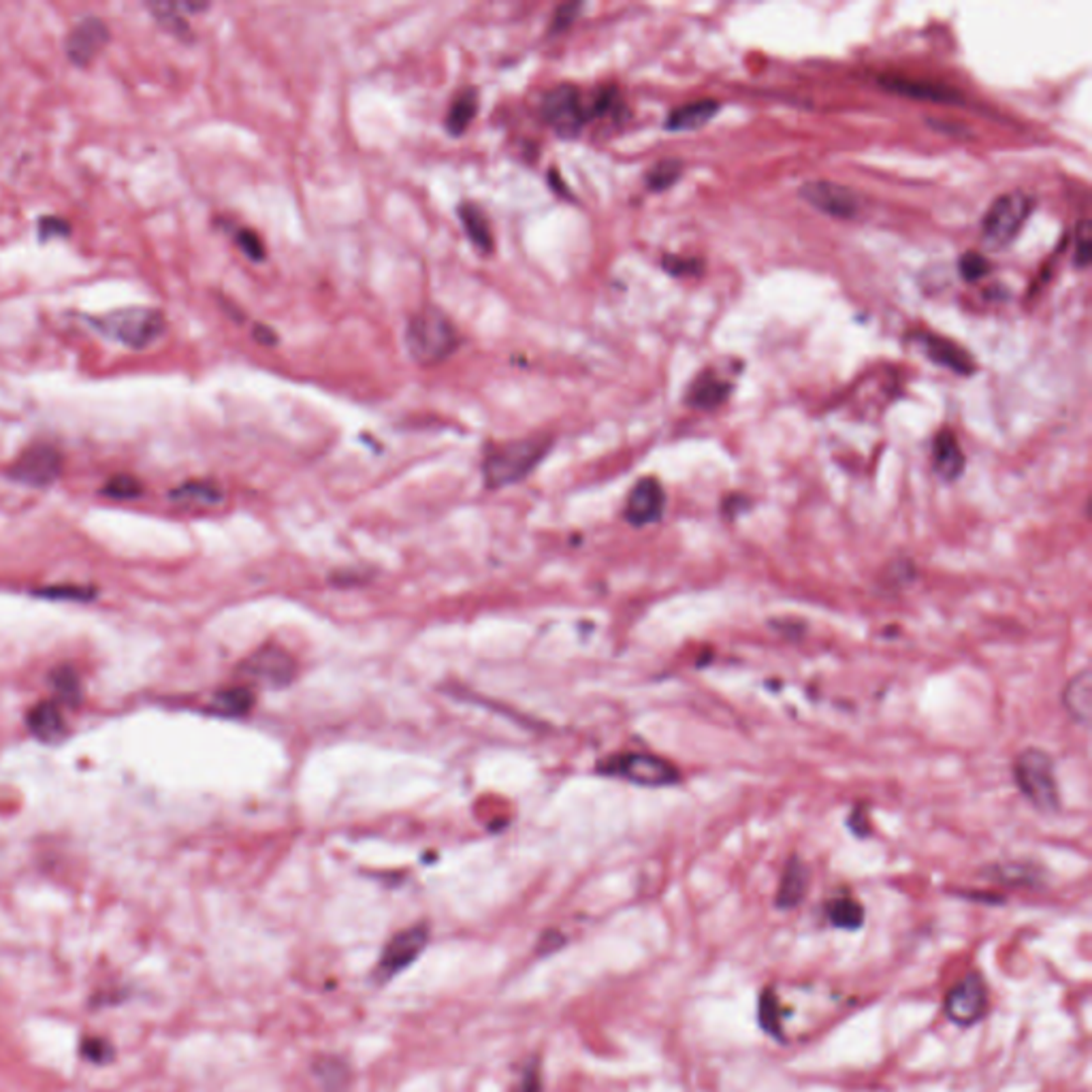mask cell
I'll return each mask as SVG.
<instances>
[{"instance_id": "4", "label": "cell", "mask_w": 1092, "mask_h": 1092, "mask_svg": "<svg viewBox=\"0 0 1092 1092\" xmlns=\"http://www.w3.org/2000/svg\"><path fill=\"white\" fill-rule=\"evenodd\" d=\"M1014 781L1034 809L1045 815L1060 811V789L1052 755L1039 747H1026L1014 759Z\"/></svg>"}, {"instance_id": "23", "label": "cell", "mask_w": 1092, "mask_h": 1092, "mask_svg": "<svg viewBox=\"0 0 1092 1092\" xmlns=\"http://www.w3.org/2000/svg\"><path fill=\"white\" fill-rule=\"evenodd\" d=\"M459 220H462L464 231L468 233L474 246L484 254L493 250L491 224H488L486 213L477 204H462V207H459Z\"/></svg>"}, {"instance_id": "30", "label": "cell", "mask_w": 1092, "mask_h": 1092, "mask_svg": "<svg viewBox=\"0 0 1092 1092\" xmlns=\"http://www.w3.org/2000/svg\"><path fill=\"white\" fill-rule=\"evenodd\" d=\"M148 9L152 13V18L161 24L165 31H169L171 35H176L180 39H191L193 31L189 22L184 20L182 16L184 11L180 9L178 3H150Z\"/></svg>"}, {"instance_id": "27", "label": "cell", "mask_w": 1092, "mask_h": 1092, "mask_svg": "<svg viewBox=\"0 0 1092 1092\" xmlns=\"http://www.w3.org/2000/svg\"><path fill=\"white\" fill-rule=\"evenodd\" d=\"M171 499L180 501V504H191V506H215L222 499V491L218 488V484H213L209 480H191L174 488V491H171Z\"/></svg>"}, {"instance_id": "36", "label": "cell", "mask_w": 1092, "mask_h": 1092, "mask_svg": "<svg viewBox=\"0 0 1092 1092\" xmlns=\"http://www.w3.org/2000/svg\"><path fill=\"white\" fill-rule=\"evenodd\" d=\"M52 681H54L56 692H59L67 702H75L79 698V681H77L73 670H68V668L56 670Z\"/></svg>"}, {"instance_id": "40", "label": "cell", "mask_w": 1092, "mask_h": 1092, "mask_svg": "<svg viewBox=\"0 0 1092 1092\" xmlns=\"http://www.w3.org/2000/svg\"><path fill=\"white\" fill-rule=\"evenodd\" d=\"M847 828H850L852 835H856L858 839H867L871 835V822H869V813L865 809V804H856L852 809L850 817H847Z\"/></svg>"}, {"instance_id": "35", "label": "cell", "mask_w": 1092, "mask_h": 1092, "mask_svg": "<svg viewBox=\"0 0 1092 1092\" xmlns=\"http://www.w3.org/2000/svg\"><path fill=\"white\" fill-rule=\"evenodd\" d=\"M583 3H566L562 7H557L555 13H553V20H551V28H549V35H559L568 31V28L577 22L579 13L583 11Z\"/></svg>"}, {"instance_id": "15", "label": "cell", "mask_w": 1092, "mask_h": 1092, "mask_svg": "<svg viewBox=\"0 0 1092 1092\" xmlns=\"http://www.w3.org/2000/svg\"><path fill=\"white\" fill-rule=\"evenodd\" d=\"M880 83H882L884 90L900 94V96H907V98L935 100V103H960V100H962L958 90L950 88V85H945V83H939V81H930V79L887 73V75L880 77Z\"/></svg>"}, {"instance_id": "43", "label": "cell", "mask_w": 1092, "mask_h": 1092, "mask_svg": "<svg viewBox=\"0 0 1092 1092\" xmlns=\"http://www.w3.org/2000/svg\"><path fill=\"white\" fill-rule=\"evenodd\" d=\"M70 231V228L67 226L65 220H59V218H43L41 224H39V233L43 239H48L50 235H67Z\"/></svg>"}, {"instance_id": "31", "label": "cell", "mask_w": 1092, "mask_h": 1092, "mask_svg": "<svg viewBox=\"0 0 1092 1092\" xmlns=\"http://www.w3.org/2000/svg\"><path fill=\"white\" fill-rule=\"evenodd\" d=\"M681 176H683V163L679 158H666V161H659L646 171L644 184L651 193H662V191H668L672 184H677Z\"/></svg>"}, {"instance_id": "1", "label": "cell", "mask_w": 1092, "mask_h": 1092, "mask_svg": "<svg viewBox=\"0 0 1092 1092\" xmlns=\"http://www.w3.org/2000/svg\"><path fill=\"white\" fill-rule=\"evenodd\" d=\"M404 343L414 363L431 367L451 358L462 343V338L453 321L440 308H423L408 321Z\"/></svg>"}, {"instance_id": "37", "label": "cell", "mask_w": 1092, "mask_h": 1092, "mask_svg": "<svg viewBox=\"0 0 1092 1092\" xmlns=\"http://www.w3.org/2000/svg\"><path fill=\"white\" fill-rule=\"evenodd\" d=\"M235 241H237V246L241 248V252L246 254L248 258H252V261H263V258H265L263 241L254 231H250V228H241V231H237Z\"/></svg>"}, {"instance_id": "45", "label": "cell", "mask_w": 1092, "mask_h": 1092, "mask_svg": "<svg viewBox=\"0 0 1092 1092\" xmlns=\"http://www.w3.org/2000/svg\"><path fill=\"white\" fill-rule=\"evenodd\" d=\"M254 340H256L258 343H265V346H276V343H278V336L273 334L271 329L265 327V325H256V327H254Z\"/></svg>"}, {"instance_id": "12", "label": "cell", "mask_w": 1092, "mask_h": 1092, "mask_svg": "<svg viewBox=\"0 0 1092 1092\" xmlns=\"http://www.w3.org/2000/svg\"><path fill=\"white\" fill-rule=\"evenodd\" d=\"M800 197L807 201L813 209L832 215V218L850 220L858 211L856 195L843 184L826 182V180L807 182L800 186Z\"/></svg>"}, {"instance_id": "19", "label": "cell", "mask_w": 1092, "mask_h": 1092, "mask_svg": "<svg viewBox=\"0 0 1092 1092\" xmlns=\"http://www.w3.org/2000/svg\"><path fill=\"white\" fill-rule=\"evenodd\" d=\"M730 393H732V384L724 380L720 373L707 369L698 373L694 382L689 384L685 401L687 406H692L696 410H715L722 404H726Z\"/></svg>"}, {"instance_id": "9", "label": "cell", "mask_w": 1092, "mask_h": 1092, "mask_svg": "<svg viewBox=\"0 0 1092 1092\" xmlns=\"http://www.w3.org/2000/svg\"><path fill=\"white\" fill-rule=\"evenodd\" d=\"M988 1012V986L980 973H967L945 997V1014L958 1026H973Z\"/></svg>"}, {"instance_id": "34", "label": "cell", "mask_w": 1092, "mask_h": 1092, "mask_svg": "<svg viewBox=\"0 0 1092 1092\" xmlns=\"http://www.w3.org/2000/svg\"><path fill=\"white\" fill-rule=\"evenodd\" d=\"M39 596L43 598H54V600H73V602H83V600H90L94 596V592L90 587H77V585H61V587H43Z\"/></svg>"}, {"instance_id": "2", "label": "cell", "mask_w": 1092, "mask_h": 1092, "mask_svg": "<svg viewBox=\"0 0 1092 1092\" xmlns=\"http://www.w3.org/2000/svg\"><path fill=\"white\" fill-rule=\"evenodd\" d=\"M551 447L553 440L549 436H531L491 447L482 462L484 484L488 488H501L523 480L536 470Z\"/></svg>"}, {"instance_id": "41", "label": "cell", "mask_w": 1092, "mask_h": 1092, "mask_svg": "<svg viewBox=\"0 0 1092 1092\" xmlns=\"http://www.w3.org/2000/svg\"><path fill=\"white\" fill-rule=\"evenodd\" d=\"M81 1052L83 1056L88 1060H94V1062H103V1060H109L113 1050L111 1045L103 1039H83L81 1043Z\"/></svg>"}, {"instance_id": "20", "label": "cell", "mask_w": 1092, "mask_h": 1092, "mask_svg": "<svg viewBox=\"0 0 1092 1092\" xmlns=\"http://www.w3.org/2000/svg\"><path fill=\"white\" fill-rule=\"evenodd\" d=\"M1062 707H1065L1071 720L1088 728L1090 726V711H1092V674L1088 668L1080 670L1069 679V683L1062 689L1060 696Z\"/></svg>"}, {"instance_id": "24", "label": "cell", "mask_w": 1092, "mask_h": 1092, "mask_svg": "<svg viewBox=\"0 0 1092 1092\" xmlns=\"http://www.w3.org/2000/svg\"><path fill=\"white\" fill-rule=\"evenodd\" d=\"M826 917L841 930H858L865 924V907L854 896H835L826 902Z\"/></svg>"}, {"instance_id": "3", "label": "cell", "mask_w": 1092, "mask_h": 1092, "mask_svg": "<svg viewBox=\"0 0 1092 1092\" xmlns=\"http://www.w3.org/2000/svg\"><path fill=\"white\" fill-rule=\"evenodd\" d=\"M88 323L105 338L131 350H146L167 334V316L156 308H124L103 316H88Z\"/></svg>"}, {"instance_id": "8", "label": "cell", "mask_w": 1092, "mask_h": 1092, "mask_svg": "<svg viewBox=\"0 0 1092 1092\" xmlns=\"http://www.w3.org/2000/svg\"><path fill=\"white\" fill-rule=\"evenodd\" d=\"M65 468L63 453L52 444H33L9 468V477L28 486H50Z\"/></svg>"}, {"instance_id": "10", "label": "cell", "mask_w": 1092, "mask_h": 1092, "mask_svg": "<svg viewBox=\"0 0 1092 1092\" xmlns=\"http://www.w3.org/2000/svg\"><path fill=\"white\" fill-rule=\"evenodd\" d=\"M297 664L289 651L280 649L276 644H267L263 649L252 653L246 662L239 666V677L243 681L282 687L295 679Z\"/></svg>"}, {"instance_id": "22", "label": "cell", "mask_w": 1092, "mask_h": 1092, "mask_svg": "<svg viewBox=\"0 0 1092 1092\" xmlns=\"http://www.w3.org/2000/svg\"><path fill=\"white\" fill-rule=\"evenodd\" d=\"M28 728H31L33 735L43 743L61 741L67 732L65 717L61 709L56 707V702L52 700L39 702L37 707L31 709V713H28Z\"/></svg>"}, {"instance_id": "18", "label": "cell", "mask_w": 1092, "mask_h": 1092, "mask_svg": "<svg viewBox=\"0 0 1092 1092\" xmlns=\"http://www.w3.org/2000/svg\"><path fill=\"white\" fill-rule=\"evenodd\" d=\"M967 468V457L960 449L958 438L950 429H943L932 440V470L943 482H956Z\"/></svg>"}, {"instance_id": "5", "label": "cell", "mask_w": 1092, "mask_h": 1092, "mask_svg": "<svg viewBox=\"0 0 1092 1092\" xmlns=\"http://www.w3.org/2000/svg\"><path fill=\"white\" fill-rule=\"evenodd\" d=\"M600 772L613 779H623L640 787H672L683 781V774L677 764L670 759L646 753V751H623L607 757L600 764Z\"/></svg>"}, {"instance_id": "25", "label": "cell", "mask_w": 1092, "mask_h": 1092, "mask_svg": "<svg viewBox=\"0 0 1092 1092\" xmlns=\"http://www.w3.org/2000/svg\"><path fill=\"white\" fill-rule=\"evenodd\" d=\"M477 113H478V92L474 88H466L459 92L451 100V107L447 113L449 133L455 137L464 135L468 131V126L472 124V120L477 118Z\"/></svg>"}, {"instance_id": "16", "label": "cell", "mask_w": 1092, "mask_h": 1092, "mask_svg": "<svg viewBox=\"0 0 1092 1092\" xmlns=\"http://www.w3.org/2000/svg\"><path fill=\"white\" fill-rule=\"evenodd\" d=\"M809 886H811V869H809V865L800 856H789L787 862H785V867H783V873H781V882H779V889H777V898H774V904H777V907L783 909V911L796 909L798 904L804 898H807Z\"/></svg>"}, {"instance_id": "7", "label": "cell", "mask_w": 1092, "mask_h": 1092, "mask_svg": "<svg viewBox=\"0 0 1092 1092\" xmlns=\"http://www.w3.org/2000/svg\"><path fill=\"white\" fill-rule=\"evenodd\" d=\"M540 111L544 122L564 139L577 137L585 128V124L592 120V113H589V100L574 83L555 85L553 90L546 92L542 98Z\"/></svg>"}, {"instance_id": "26", "label": "cell", "mask_w": 1092, "mask_h": 1092, "mask_svg": "<svg viewBox=\"0 0 1092 1092\" xmlns=\"http://www.w3.org/2000/svg\"><path fill=\"white\" fill-rule=\"evenodd\" d=\"M986 875L993 882L1008 886H1039L1041 869L1028 865V862H1005L986 869Z\"/></svg>"}, {"instance_id": "6", "label": "cell", "mask_w": 1092, "mask_h": 1092, "mask_svg": "<svg viewBox=\"0 0 1092 1092\" xmlns=\"http://www.w3.org/2000/svg\"><path fill=\"white\" fill-rule=\"evenodd\" d=\"M1034 207V197L1024 191L1001 195L982 220V237L990 248L1001 250L1018 237Z\"/></svg>"}, {"instance_id": "29", "label": "cell", "mask_w": 1092, "mask_h": 1092, "mask_svg": "<svg viewBox=\"0 0 1092 1092\" xmlns=\"http://www.w3.org/2000/svg\"><path fill=\"white\" fill-rule=\"evenodd\" d=\"M757 1018H759L761 1028H764V1030L770 1034V1037L783 1041V1030H781L783 1010H781L779 997H777V993H774L772 988H764V993H761V997H759Z\"/></svg>"}, {"instance_id": "42", "label": "cell", "mask_w": 1092, "mask_h": 1092, "mask_svg": "<svg viewBox=\"0 0 1092 1092\" xmlns=\"http://www.w3.org/2000/svg\"><path fill=\"white\" fill-rule=\"evenodd\" d=\"M747 508H750V499H747L741 493H732L730 497L724 499V514L728 516V519H737L739 512L747 510Z\"/></svg>"}, {"instance_id": "32", "label": "cell", "mask_w": 1092, "mask_h": 1092, "mask_svg": "<svg viewBox=\"0 0 1092 1092\" xmlns=\"http://www.w3.org/2000/svg\"><path fill=\"white\" fill-rule=\"evenodd\" d=\"M103 493L113 499H135L141 495V482L131 474H118L107 480Z\"/></svg>"}, {"instance_id": "44", "label": "cell", "mask_w": 1092, "mask_h": 1092, "mask_svg": "<svg viewBox=\"0 0 1092 1092\" xmlns=\"http://www.w3.org/2000/svg\"><path fill=\"white\" fill-rule=\"evenodd\" d=\"M516 1092H540V1073L536 1069H527Z\"/></svg>"}, {"instance_id": "28", "label": "cell", "mask_w": 1092, "mask_h": 1092, "mask_svg": "<svg viewBox=\"0 0 1092 1092\" xmlns=\"http://www.w3.org/2000/svg\"><path fill=\"white\" fill-rule=\"evenodd\" d=\"M254 704V696L248 687H228L215 694L211 709L226 717H237L248 713Z\"/></svg>"}, {"instance_id": "14", "label": "cell", "mask_w": 1092, "mask_h": 1092, "mask_svg": "<svg viewBox=\"0 0 1092 1092\" xmlns=\"http://www.w3.org/2000/svg\"><path fill=\"white\" fill-rule=\"evenodd\" d=\"M427 939H429L427 926H412L397 932V935L386 943L376 973L382 977V980H389V977L404 971L425 950Z\"/></svg>"}, {"instance_id": "11", "label": "cell", "mask_w": 1092, "mask_h": 1092, "mask_svg": "<svg viewBox=\"0 0 1092 1092\" xmlns=\"http://www.w3.org/2000/svg\"><path fill=\"white\" fill-rule=\"evenodd\" d=\"M109 41H111V33H109V26L103 20L96 16L83 18L81 22H77L73 28H70V33L67 35V41H65L67 59L75 67H90L109 46Z\"/></svg>"}, {"instance_id": "38", "label": "cell", "mask_w": 1092, "mask_h": 1092, "mask_svg": "<svg viewBox=\"0 0 1092 1092\" xmlns=\"http://www.w3.org/2000/svg\"><path fill=\"white\" fill-rule=\"evenodd\" d=\"M1092 258V235H1090V224L1088 222H1082L1080 231H1077L1075 235V267L1080 269H1086L1088 263Z\"/></svg>"}, {"instance_id": "21", "label": "cell", "mask_w": 1092, "mask_h": 1092, "mask_svg": "<svg viewBox=\"0 0 1092 1092\" xmlns=\"http://www.w3.org/2000/svg\"><path fill=\"white\" fill-rule=\"evenodd\" d=\"M722 109L720 100H713V98H700V100H692V103H685V105H679L674 107L668 118H666V128L672 133H685V131H696V128H702L707 126L717 111Z\"/></svg>"}, {"instance_id": "13", "label": "cell", "mask_w": 1092, "mask_h": 1092, "mask_svg": "<svg viewBox=\"0 0 1092 1092\" xmlns=\"http://www.w3.org/2000/svg\"><path fill=\"white\" fill-rule=\"evenodd\" d=\"M664 510H666V493L662 482L653 477H646L631 486L625 501L623 516L629 525L646 527L662 519Z\"/></svg>"}, {"instance_id": "33", "label": "cell", "mask_w": 1092, "mask_h": 1092, "mask_svg": "<svg viewBox=\"0 0 1092 1092\" xmlns=\"http://www.w3.org/2000/svg\"><path fill=\"white\" fill-rule=\"evenodd\" d=\"M960 273L967 282H977L990 273V261L977 252H967L960 258Z\"/></svg>"}, {"instance_id": "17", "label": "cell", "mask_w": 1092, "mask_h": 1092, "mask_svg": "<svg viewBox=\"0 0 1092 1092\" xmlns=\"http://www.w3.org/2000/svg\"><path fill=\"white\" fill-rule=\"evenodd\" d=\"M917 341L932 363H937L945 369H952L956 373H962V376H971L975 371L973 356L965 348L958 346L956 341L932 336V334H919Z\"/></svg>"}, {"instance_id": "39", "label": "cell", "mask_w": 1092, "mask_h": 1092, "mask_svg": "<svg viewBox=\"0 0 1092 1092\" xmlns=\"http://www.w3.org/2000/svg\"><path fill=\"white\" fill-rule=\"evenodd\" d=\"M662 265L670 276H698L702 269V263L696 261V258H679V256H666Z\"/></svg>"}]
</instances>
